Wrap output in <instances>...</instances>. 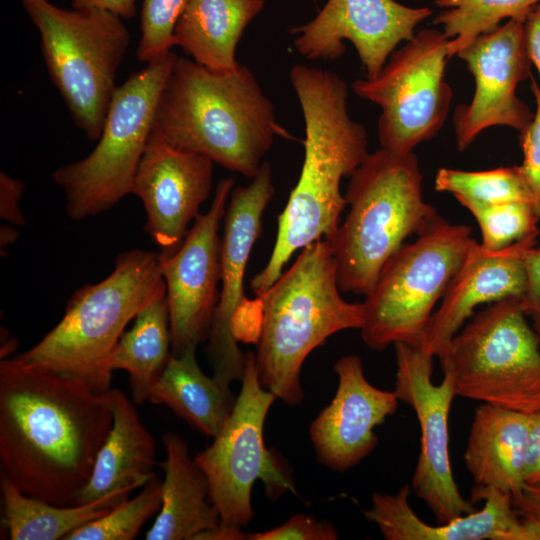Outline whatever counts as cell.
<instances>
[{"label": "cell", "mask_w": 540, "mask_h": 540, "mask_svg": "<svg viewBox=\"0 0 540 540\" xmlns=\"http://www.w3.org/2000/svg\"><path fill=\"white\" fill-rule=\"evenodd\" d=\"M110 390L1 358V471L28 496L76 504L113 424Z\"/></svg>", "instance_id": "6da1fadb"}, {"label": "cell", "mask_w": 540, "mask_h": 540, "mask_svg": "<svg viewBox=\"0 0 540 540\" xmlns=\"http://www.w3.org/2000/svg\"><path fill=\"white\" fill-rule=\"evenodd\" d=\"M290 81L305 123L304 161L297 184L278 216L271 255L250 280L256 296L280 277L296 251L335 235L347 205L340 191L341 180L351 176L368 154L366 129L348 113V86L342 78L297 64L290 70Z\"/></svg>", "instance_id": "7a4b0ae2"}, {"label": "cell", "mask_w": 540, "mask_h": 540, "mask_svg": "<svg viewBox=\"0 0 540 540\" xmlns=\"http://www.w3.org/2000/svg\"><path fill=\"white\" fill-rule=\"evenodd\" d=\"M153 130L172 146L251 179L276 136L294 139L247 66L221 74L178 56L161 90Z\"/></svg>", "instance_id": "3957f363"}, {"label": "cell", "mask_w": 540, "mask_h": 540, "mask_svg": "<svg viewBox=\"0 0 540 540\" xmlns=\"http://www.w3.org/2000/svg\"><path fill=\"white\" fill-rule=\"evenodd\" d=\"M261 319L255 365L262 387L295 406L304 399L300 381L307 356L337 332L359 329L363 303L343 299L329 242L304 248L264 293L257 296Z\"/></svg>", "instance_id": "277c9868"}, {"label": "cell", "mask_w": 540, "mask_h": 540, "mask_svg": "<svg viewBox=\"0 0 540 540\" xmlns=\"http://www.w3.org/2000/svg\"><path fill=\"white\" fill-rule=\"evenodd\" d=\"M422 178L414 152L384 148L368 153L351 174L344 195L349 212L327 240L342 292L368 295L404 240L437 214L423 198Z\"/></svg>", "instance_id": "5b68a950"}, {"label": "cell", "mask_w": 540, "mask_h": 540, "mask_svg": "<svg viewBox=\"0 0 540 540\" xmlns=\"http://www.w3.org/2000/svg\"><path fill=\"white\" fill-rule=\"evenodd\" d=\"M165 287L161 253L125 251L110 275L78 289L60 322L14 358L78 377L105 393L112 375L107 361L125 327Z\"/></svg>", "instance_id": "8992f818"}, {"label": "cell", "mask_w": 540, "mask_h": 540, "mask_svg": "<svg viewBox=\"0 0 540 540\" xmlns=\"http://www.w3.org/2000/svg\"><path fill=\"white\" fill-rule=\"evenodd\" d=\"M22 4L41 36L49 76L75 125L101 135L130 34L122 18L100 9H63L48 0Z\"/></svg>", "instance_id": "52a82bcc"}, {"label": "cell", "mask_w": 540, "mask_h": 540, "mask_svg": "<svg viewBox=\"0 0 540 540\" xmlns=\"http://www.w3.org/2000/svg\"><path fill=\"white\" fill-rule=\"evenodd\" d=\"M471 234L469 226L436 214L413 243L389 258L363 302L366 346L383 351L396 343L420 345L436 303L475 241Z\"/></svg>", "instance_id": "ba28073f"}, {"label": "cell", "mask_w": 540, "mask_h": 540, "mask_svg": "<svg viewBox=\"0 0 540 540\" xmlns=\"http://www.w3.org/2000/svg\"><path fill=\"white\" fill-rule=\"evenodd\" d=\"M176 57L171 51L118 86L92 152L53 172L52 179L63 189L71 219L79 221L102 213L132 194L158 99Z\"/></svg>", "instance_id": "9c48e42d"}, {"label": "cell", "mask_w": 540, "mask_h": 540, "mask_svg": "<svg viewBox=\"0 0 540 540\" xmlns=\"http://www.w3.org/2000/svg\"><path fill=\"white\" fill-rule=\"evenodd\" d=\"M522 298L479 312L439 357L457 396L505 409L540 410V342Z\"/></svg>", "instance_id": "30bf717a"}, {"label": "cell", "mask_w": 540, "mask_h": 540, "mask_svg": "<svg viewBox=\"0 0 540 540\" xmlns=\"http://www.w3.org/2000/svg\"><path fill=\"white\" fill-rule=\"evenodd\" d=\"M276 396L260 384L254 353H245L241 390L234 409L210 446L194 456L207 476L220 522L244 528L253 519L252 488L262 479L268 497L293 490L292 479L264 444V424Z\"/></svg>", "instance_id": "8fae6325"}, {"label": "cell", "mask_w": 540, "mask_h": 540, "mask_svg": "<svg viewBox=\"0 0 540 540\" xmlns=\"http://www.w3.org/2000/svg\"><path fill=\"white\" fill-rule=\"evenodd\" d=\"M449 39L443 31L423 29L395 50L373 79H357L353 92L377 104L381 148L413 152L444 124L452 98L444 80Z\"/></svg>", "instance_id": "7c38bea8"}, {"label": "cell", "mask_w": 540, "mask_h": 540, "mask_svg": "<svg viewBox=\"0 0 540 540\" xmlns=\"http://www.w3.org/2000/svg\"><path fill=\"white\" fill-rule=\"evenodd\" d=\"M395 389L399 401L408 404L420 427V453L411 490L434 514L438 524L447 523L475 510L459 491L449 453V414L457 396L451 375L432 381L434 356L420 346L394 344Z\"/></svg>", "instance_id": "4fadbf2b"}, {"label": "cell", "mask_w": 540, "mask_h": 540, "mask_svg": "<svg viewBox=\"0 0 540 540\" xmlns=\"http://www.w3.org/2000/svg\"><path fill=\"white\" fill-rule=\"evenodd\" d=\"M233 188L232 177L220 180L208 211L195 218L179 249L170 255L161 254L174 356L209 338L219 301V228Z\"/></svg>", "instance_id": "5bb4252c"}, {"label": "cell", "mask_w": 540, "mask_h": 540, "mask_svg": "<svg viewBox=\"0 0 540 540\" xmlns=\"http://www.w3.org/2000/svg\"><path fill=\"white\" fill-rule=\"evenodd\" d=\"M274 193L271 165L264 161L247 186L233 188L223 219L221 291L206 350L213 377L228 386L241 381L244 373L245 353L234 336L233 322L248 302L244 293L246 267Z\"/></svg>", "instance_id": "9a60e30c"}, {"label": "cell", "mask_w": 540, "mask_h": 540, "mask_svg": "<svg viewBox=\"0 0 540 540\" xmlns=\"http://www.w3.org/2000/svg\"><path fill=\"white\" fill-rule=\"evenodd\" d=\"M457 55L475 80L471 102L457 106L454 113L457 149L464 151L483 130L493 126L524 131L533 119L516 96L518 83L530 74L524 22L508 20L479 35Z\"/></svg>", "instance_id": "2e32d148"}, {"label": "cell", "mask_w": 540, "mask_h": 540, "mask_svg": "<svg viewBox=\"0 0 540 540\" xmlns=\"http://www.w3.org/2000/svg\"><path fill=\"white\" fill-rule=\"evenodd\" d=\"M432 14L395 0H328L314 19L291 29L298 53L310 60L334 61L355 47L365 78H375L401 42L414 37L415 28Z\"/></svg>", "instance_id": "e0dca14e"}, {"label": "cell", "mask_w": 540, "mask_h": 540, "mask_svg": "<svg viewBox=\"0 0 540 540\" xmlns=\"http://www.w3.org/2000/svg\"><path fill=\"white\" fill-rule=\"evenodd\" d=\"M213 161L180 150L153 129L137 168L132 194L146 212L145 231L163 255L175 253L199 215L213 181Z\"/></svg>", "instance_id": "ac0fdd59"}, {"label": "cell", "mask_w": 540, "mask_h": 540, "mask_svg": "<svg viewBox=\"0 0 540 540\" xmlns=\"http://www.w3.org/2000/svg\"><path fill=\"white\" fill-rule=\"evenodd\" d=\"M336 393L309 426V437L320 464L336 472L358 465L377 446L374 429L395 414L399 399L366 378L362 360L350 354L333 366Z\"/></svg>", "instance_id": "d6986e66"}, {"label": "cell", "mask_w": 540, "mask_h": 540, "mask_svg": "<svg viewBox=\"0 0 540 540\" xmlns=\"http://www.w3.org/2000/svg\"><path fill=\"white\" fill-rule=\"evenodd\" d=\"M410 485L395 494L375 492L364 511L386 540H540V522L522 518L510 494L476 485L473 503L484 501L480 510L436 526L424 522L409 503Z\"/></svg>", "instance_id": "ffe728a7"}, {"label": "cell", "mask_w": 540, "mask_h": 540, "mask_svg": "<svg viewBox=\"0 0 540 540\" xmlns=\"http://www.w3.org/2000/svg\"><path fill=\"white\" fill-rule=\"evenodd\" d=\"M537 235L494 252L474 241L431 315L420 348L439 358L477 306L510 297L523 299L527 288L524 255L535 246Z\"/></svg>", "instance_id": "44dd1931"}, {"label": "cell", "mask_w": 540, "mask_h": 540, "mask_svg": "<svg viewBox=\"0 0 540 540\" xmlns=\"http://www.w3.org/2000/svg\"><path fill=\"white\" fill-rule=\"evenodd\" d=\"M530 414L481 403L474 412L465 466L476 485L520 497L526 483Z\"/></svg>", "instance_id": "7402d4cb"}, {"label": "cell", "mask_w": 540, "mask_h": 540, "mask_svg": "<svg viewBox=\"0 0 540 540\" xmlns=\"http://www.w3.org/2000/svg\"><path fill=\"white\" fill-rule=\"evenodd\" d=\"M161 442L166 453V459L159 464L164 472L162 506L145 539L194 540L220 522L219 512L210 500L207 476L181 436L168 431L162 434Z\"/></svg>", "instance_id": "603a6c76"}, {"label": "cell", "mask_w": 540, "mask_h": 540, "mask_svg": "<svg viewBox=\"0 0 540 540\" xmlns=\"http://www.w3.org/2000/svg\"><path fill=\"white\" fill-rule=\"evenodd\" d=\"M113 424L100 448L91 478L76 504H84L119 490L142 488L155 474L156 443L142 424L128 397L111 389Z\"/></svg>", "instance_id": "cb8c5ba5"}, {"label": "cell", "mask_w": 540, "mask_h": 540, "mask_svg": "<svg viewBox=\"0 0 540 540\" xmlns=\"http://www.w3.org/2000/svg\"><path fill=\"white\" fill-rule=\"evenodd\" d=\"M265 0H188L174 32L176 45L195 62L215 73L240 65L237 45Z\"/></svg>", "instance_id": "d4e9b609"}, {"label": "cell", "mask_w": 540, "mask_h": 540, "mask_svg": "<svg viewBox=\"0 0 540 540\" xmlns=\"http://www.w3.org/2000/svg\"><path fill=\"white\" fill-rule=\"evenodd\" d=\"M196 349L191 346L180 356L171 354L149 401L166 405L195 430L215 437L230 417L237 397L230 386L203 373Z\"/></svg>", "instance_id": "484cf974"}, {"label": "cell", "mask_w": 540, "mask_h": 540, "mask_svg": "<svg viewBox=\"0 0 540 540\" xmlns=\"http://www.w3.org/2000/svg\"><path fill=\"white\" fill-rule=\"evenodd\" d=\"M171 356V332L166 287L135 316L111 352L107 367L129 375L132 401L149 400L151 390Z\"/></svg>", "instance_id": "4316f807"}, {"label": "cell", "mask_w": 540, "mask_h": 540, "mask_svg": "<svg viewBox=\"0 0 540 540\" xmlns=\"http://www.w3.org/2000/svg\"><path fill=\"white\" fill-rule=\"evenodd\" d=\"M3 524L13 540H65L89 522L104 516L131 491L119 490L84 504L55 505L23 493L1 471Z\"/></svg>", "instance_id": "83f0119b"}, {"label": "cell", "mask_w": 540, "mask_h": 540, "mask_svg": "<svg viewBox=\"0 0 540 540\" xmlns=\"http://www.w3.org/2000/svg\"><path fill=\"white\" fill-rule=\"evenodd\" d=\"M540 0H435L442 9L434 19L449 39L450 58L479 35L499 26L504 20L525 22Z\"/></svg>", "instance_id": "f1b7e54d"}, {"label": "cell", "mask_w": 540, "mask_h": 540, "mask_svg": "<svg viewBox=\"0 0 540 540\" xmlns=\"http://www.w3.org/2000/svg\"><path fill=\"white\" fill-rule=\"evenodd\" d=\"M435 189L451 193L459 203H531L530 192L520 166L485 171L440 168L435 176Z\"/></svg>", "instance_id": "f546056e"}, {"label": "cell", "mask_w": 540, "mask_h": 540, "mask_svg": "<svg viewBox=\"0 0 540 540\" xmlns=\"http://www.w3.org/2000/svg\"><path fill=\"white\" fill-rule=\"evenodd\" d=\"M162 506V481L156 473L140 493L113 506L108 513L73 531L65 540H133Z\"/></svg>", "instance_id": "4dcf8cb0"}, {"label": "cell", "mask_w": 540, "mask_h": 540, "mask_svg": "<svg viewBox=\"0 0 540 540\" xmlns=\"http://www.w3.org/2000/svg\"><path fill=\"white\" fill-rule=\"evenodd\" d=\"M460 204L476 219L482 234L480 245L485 250L500 251L539 232L537 227L539 221L530 202Z\"/></svg>", "instance_id": "1f68e13d"}, {"label": "cell", "mask_w": 540, "mask_h": 540, "mask_svg": "<svg viewBox=\"0 0 540 540\" xmlns=\"http://www.w3.org/2000/svg\"><path fill=\"white\" fill-rule=\"evenodd\" d=\"M188 0H143L141 9V37L137 47L139 60L150 63L169 52L176 45L175 28Z\"/></svg>", "instance_id": "d6a6232c"}, {"label": "cell", "mask_w": 540, "mask_h": 540, "mask_svg": "<svg viewBox=\"0 0 540 540\" xmlns=\"http://www.w3.org/2000/svg\"><path fill=\"white\" fill-rule=\"evenodd\" d=\"M536 112L524 131L520 133V142L524 154L521 172L528 186L531 204L540 222V90L534 78H531Z\"/></svg>", "instance_id": "836d02e7"}, {"label": "cell", "mask_w": 540, "mask_h": 540, "mask_svg": "<svg viewBox=\"0 0 540 540\" xmlns=\"http://www.w3.org/2000/svg\"><path fill=\"white\" fill-rule=\"evenodd\" d=\"M333 524L311 515L295 514L270 530L247 533V540H336Z\"/></svg>", "instance_id": "e575fe53"}, {"label": "cell", "mask_w": 540, "mask_h": 540, "mask_svg": "<svg viewBox=\"0 0 540 540\" xmlns=\"http://www.w3.org/2000/svg\"><path fill=\"white\" fill-rule=\"evenodd\" d=\"M24 190L21 181L0 172V217L13 226L26 224L20 208V200Z\"/></svg>", "instance_id": "d590c367"}, {"label": "cell", "mask_w": 540, "mask_h": 540, "mask_svg": "<svg viewBox=\"0 0 540 540\" xmlns=\"http://www.w3.org/2000/svg\"><path fill=\"white\" fill-rule=\"evenodd\" d=\"M524 264L527 288L522 303L529 316L540 303V248H529L524 255Z\"/></svg>", "instance_id": "8d00e7d4"}, {"label": "cell", "mask_w": 540, "mask_h": 540, "mask_svg": "<svg viewBox=\"0 0 540 540\" xmlns=\"http://www.w3.org/2000/svg\"><path fill=\"white\" fill-rule=\"evenodd\" d=\"M526 485L540 484V410L530 414Z\"/></svg>", "instance_id": "74e56055"}, {"label": "cell", "mask_w": 540, "mask_h": 540, "mask_svg": "<svg viewBox=\"0 0 540 540\" xmlns=\"http://www.w3.org/2000/svg\"><path fill=\"white\" fill-rule=\"evenodd\" d=\"M137 0H72L74 9H100L109 11L122 19H131L136 14Z\"/></svg>", "instance_id": "f35d334b"}, {"label": "cell", "mask_w": 540, "mask_h": 540, "mask_svg": "<svg viewBox=\"0 0 540 540\" xmlns=\"http://www.w3.org/2000/svg\"><path fill=\"white\" fill-rule=\"evenodd\" d=\"M524 30L528 56L540 75V3L527 16Z\"/></svg>", "instance_id": "ab89813d"}, {"label": "cell", "mask_w": 540, "mask_h": 540, "mask_svg": "<svg viewBox=\"0 0 540 540\" xmlns=\"http://www.w3.org/2000/svg\"><path fill=\"white\" fill-rule=\"evenodd\" d=\"M512 500L522 518L540 522V484L526 485L520 497Z\"/></svg>", "instance_id": "60d3db41"}, {"label": "cell", "mask_w": 540, "mask_h": 540, "mask_svg": "<svg viewBox=\"0 0 540 540\" xmlns=\"http://www.w3.org/2000/svg\"><path fill=\"white\" fill-rule=\"evenodd\" d=\"M247 540V533L242 528L229 526L219 522V524L209 530L203 531L195 536L194 540Z\"/></svg>", "instance_id": "b9f144b4"}, {"label": "cell", "mask_w": 540, "mask_h": 540, "mask_svg": "<svg viewBox=\"0 0 540 540\" xmlns=\"http://www.w3.org/2000/svg\"><path fill=\"white\" fill-rule=\"evenodd\" d=\"M19 237V232L16 230V228L13 227V225H1L0 230V248L1 252L3 251V248L8 247L12 243H14Z\"/></svg>", "instance_id": "7bdbcfd3"}, {"label": "cell", "mask_w": 540, "mask_h": 540, "mask_svg": "<svg viewBox=\"0 0 540 540\" xmlns=\"http://www.w3.org/2000/svg\"><path fill=\"white\" fill-rule=\"evenodd\" d=\"M529 316L532 318V327L540 342V303Z\"/></svg>", "instance_id": "ee69618b"}, {"label": "cell", "mask_w": 540, "mask_h": 540, "mask_svg": "<svg viewBox=\"0 0 540 540\" xmlns=\"http://www.w3.org/2000/svg\"><path fill=\"white\" fill-rule=\"evenodd\" d=\"M21 1H25V0H21Z\"/></svg>", "instance_id": "f6af8a7d"}]
</instances>
